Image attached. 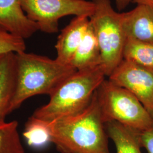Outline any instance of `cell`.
I'll use <instances>...</instances> for the list:
<instances>
[{
    "label": "cell",
    "mask_w": 153,
    "mask_h": 153,
    "mask_svg": "<svg viewBox=\"0 0 153 153\" xmlns=\"http://www.w3.org/2000/svg\"><path fill=\"white\" fill-rule=\"evenodd\" d=\"M52 143L60 153H110L96 92L81 113L49 121Z\"/></svg>",
    "instance_id": "cell-1"
},
{
    "label": "cell",
    "mask_w": 153,
    "mask_h": 153,
    "mask_svg": "<svg viewBox=\"0 0 153 153\" xmlns=\"http://www.w3.org/2000/svg\"><path fill=\"white\" fill-rule=\"evenodd\" d=\"M16 87L11 112L28 99L50 95L61 82L76 71L56 59L25 51L16 53Z\"/></svg>",
    "instance_id": "cell-2"
},
{
    "label": "cell",
    "mask_w": 153,
    "mask_h": 153,
    "mask_svg": "<svg viewBox=\"0 0 153 153\" xmlns=\"http://www.w3.org/2000/svg\"><path fill=\"white\" fill-rule=\"evenodd\" d=\"M105 76L102 66L76 71L61 83L49 95V102L32 116L49 122L81 113L90 104Z\"/></svg>",
    "instance_id": "cell-3"
},
{
    "label": "cell",
    "mask_w": 153,
    "mask_h": 153,
    "mask_svg": "<svg viewBox=\"0 0 153 153\" xmlns=\"http://www.w3.org/2000/svg\"><path fill=\"white\" fill-rule=\"evenodd\" d=\"M94 10L90 16L101 55V66L109 76L123 60L126 40L122 13L114 9L110 0H93Z\"/></svg>",
    "instance_id": "cell-4"
},
{
    "label": "cell",
    "mask_w": 153,
    "mask_h": 153,
    "mask_svg": "<svg viewBox=\"0 0 153 153\" xmlns=\"http://www.w3.org/2000/svg\"><path fill=\"white\" fill-rule=\"evenodd\" d=\"M105 123L116 121L139 131L153 126V119L137 98L120 85L104 79L96 91Z\"/></svg>",
    "instance_id": "cell-5"
},
{
    "label": "cell",
    "mask_w": 153,
    "mask_h": 153,
    "mask_svg": "<svg viewBox=\"0 0 153 153\" xmlns=\"http://www.w3.org/2000/svg\"><path fill=\"white\" fill-rule=\"evenodd\" d=\"M21 5L39 30L48 33L58 32L61 18L68 16L90 17L94 10L93 1L87 0H21Z\"/></svg>",
    "instance_id": "cell-6"
},
{
    "label": "cell",
    "mask_w": 153,
    "mask_h": 153,
    "mask_svg": "<svg viewBox=\"0 0 153 153\" xmlns=\"http://www.w3.org/2000/svg\"><path fill=\"white\" fill-rule=\"evenodd\" d=\"M108 78L133 94L153 119V69L123 59Z\"/></svg>",
    "instance_id": "cell-7"
},
{
    "label": "cell",
    "mask_w": 153,
    "mask_h": 153,
    "mask_svg": "<svg viewBox=\"0 0 153 153\" xmlns=\"http://www.w3.org/2000/svg\"><path fill=\"white\" fill-rule=\"evenodd\" d=\"M0 27L23 39L39 30L23 10L21 0H0Z\"/></svg>",
    "instance_id": "cell-8"
},
{
    "label": "cell",
    "mask_w": 153,
    "mask_h": 153,
    "mask_svg": "<svg viewBox=\"0 0 153 153\" xmlns=\"http://www.w3.org/2000/svg\"><path fill=\"white\" fill-rule=\"evenodd\" d=\"M89 23V16H75L69 24L62 30L55 45L57 60L63 64L70 65L73 56L88 30Z\"/></svg>",
    "instance_id": "cell-9"
},
{
    "label": "cell",
    "mask_w": 153,
    "mask_h": 153,
    "mask_svg": "<svg viewBox=\"0 0 153 153\" xmlns=\"http://www.w3.org/2000/svg\"><path fill=\"white\" fill-rule=\"evenodd\" d=\"M127 38L153 43V7L137 5L131 11L122 13Z\"/></svg>",
    "instance_id": "cell-10"
},
{
    "label": "cell",
    "mask_w": 153,
    "mask_h": 153,
    "mask_svg": "<svg viewBox=\"0 0 153 153\" xmlns=\"http://www.w3.org/2000/svg\"><path fill=\"white\" fill-rule=\"evenodd\" d=\"M16 80V53L0 55V122L11 113Z\"/></svg>",
    "instance_id": "cell-11"
},
{
    "label": "cell",
    "mask_w": 153,
    "mask_h": 153,
    "mask_svg": "<svg viewBox=\"0 0 153 153\" xmlns=\"http://www.w3.org/2000/svg\"><path fill=\"white\" fill-rule=\"evenodd\" d=\"M70 65L76 71L90 69L101 66L100 51L90 22Z\"/></svg>",
    "instance_id": "cell-12"
},
{
    "label": "cell",
    "mask_w": 153,
    "mask_h": 153,
    "mask_svg": "<svg viewBox=\"0 0 153 153\" xmlns=\"http://www.w3.org/2000/svg\"><path fill=\"white\" fill-rule=\"evenodd\" d=\"M108 138L115 144L116 153H142L141 131L116 121L105 123Z\"/></svg>",
    "instance_id": "cell-13"
},
{
    "label": "cell",
    "mask_w": 153,
    "mask_h": 153,
    "mask_svg": "<svg viewBox=\"0 0 153 153\" xmlns=\"http://www.w3.org/2000/svg\"><path fill=\"white\" fill-rule=\"evenodd\" d=\"M123 59L153 69V43L127 38Z\"/></svg>",
    "instance_id": "cell-14"
},
{
    "label": "cell",
    "mask_w": 153,
    "mask_h": 153,
    "mask_svg": "<svg viewBox=\"0 0 153 153\" xmlns=\"http://www.w3.org/2000/svg\"><path fill=\"white\" fill-rule=\"evenodd\" d=\"M23 136L28 145L41 149L52 142L49 122L32 116L26 124Z\"/></svg>",
    "instance_id": "cell-15"
},
{
    "label": "cell",
    "mask_w": 153,
    "mask_h": 153,
    "mask_svg": "<svg viewBox=\"0 0 153 153\" xmlns=\"http://www.w3.org/2000/svg\"><path fill=\"white\" fill-rule=\"evenodd\" d=\"M16 121L0 122V153H25Z\"/></svg>",
    "instance_id": "cell-16"
},
{
    "label": "cell",
    "mask_w": 153,
    "mask_h": 153,
    "mask_svg": "<svg viewBox=\"0 0 153 153\" xmlns=\"http://www.w3.org/2000/svg\"><path fill=\"white\" fill-rule=\"evenodd\" d=\"M25 51V39L0 27V55L9 52L16 53Z\"/></svg>",
    "instance_id": "cell-17"
},
{
    "label": "cell",
    "mask_w": 153,
    "mask_h": 153,
    "mask_svg": "<svg viewBox=\"0 0 153 153\" xmlns=\"http://www.w3.org/2000/svg\"><path fill=\"white\" fill-rule=\"evenodd\" d=\"M141 142L142 148H145L148 153H153V126L141 131Z\"/></svg>",
    "instance_id": "cell-18"
},
{
    "label": "cell",
    "mask_w": 153,
    "mask_h": 153,
    "mask_svg": "<svg viewBox=\"0 0 153 153\" xmlns=\"http://www.w3.org/2000/svg\"><path fill=\"white\" fill-rule=\"evenodd\" d=\"M115 2L117 8L119 10H121L129 5L131 0H115Z\"/></svg>",
    "instance_id": "cell-19"
},
{
    "label": "cell",
    "mask_w": 153,
    "mask_h": 153,
    "mask_svg": "<svg viewBox=\"0 0 153 153\" xmlns=\"http://www.w3.org/2000/svg\"><path fill=\"white\" fill-rule=\"evenodd\" d=\"M136 3L137 5L149 6L153 7V0H131V2Z\"/></svg>",
    "instance_id": "cell-20"
}]
</instances>
